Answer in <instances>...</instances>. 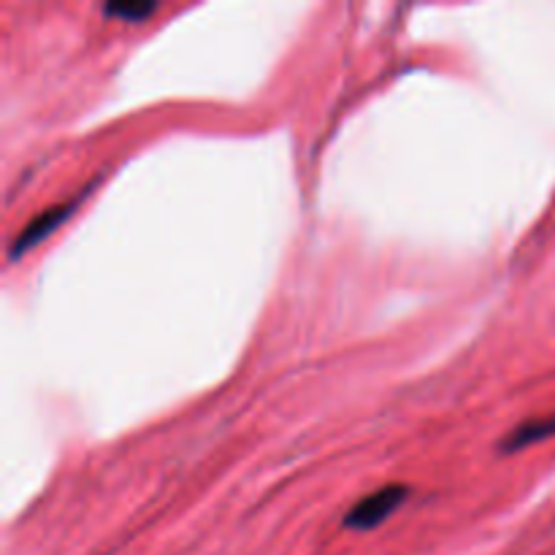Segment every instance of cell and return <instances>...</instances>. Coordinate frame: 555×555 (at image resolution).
<instances>
[{
  "mask_svg": "<svg viewBox=\"0 0 555 555\" xmlns=\"http://www.w3.org/2000/svg\"><path fill=\"white\" fill-rule=\"evenodd\" d=\"M410 496V488L406 486H385L379 491L369 493L366 499L356 504L350 513L345 515V526L352 531H372L377 526H383L401 504Z\"/></svg>",
  "mask_w": 555,
  "mask_h": 555,
  "instance_id": "obj_1",
  "label": "cell"
},
{
  "mask_svg": "<svg viewBox=\"0 0 555 555\" xmlns=\"http://www.w3.org/2000/svg\"><path fill=\"white\" fill-rule=\"evenodd\" d=\"M81 198H85V193L76 195V198H74V201H68V204H60V206H52V209L41 211V215H38L36 220L27 222L25 231H22L20 236L14 238V244H11V249H9V260H20L22 255L30 253V249L36 247V244H41L43 238L49 236V233L57 231V228L63 225L65 220H68L70 211H74L76 206H79V201H81Z\"/></svg>",
  "mask_w": 555,
  "mask_h": 555,
  "instance_id": "obj_2",
  "label": "cell"
},
{
  "mask_svg": "<svg viewBox=\"0 0 555 555\" xmlns=\"http://www.w3.org/2000/svg\"><path fill=\"white\" fill-rule=\"evenodd\" d=\"M555 437V415L551 417H540V421H529L524 426L513 428L507 434L502 444H499V453L509 455V453H518V450L531 448V444L542 442V439H551Z\"/></svg>",
  "mask_w": 555,
  "mask_h": 555,
  "instance_id": "obj_3",
  "label": "cell"
},
{
  "mask_svg": "<svg viewBox=\"0 0 555 555\" xmlns=\"http://www.w3.org/2000/svg\"><path fill=\"white\" fill-rule=\"evenodd\" d=\"M157 11L155 0H114L103 5V14L125 22H141Z\"/></svg>",
  "mask_w": 555,
  "mask_h": 555,
  "instance_id": "obj_4",
  "label": "cell"
}]
</instances>
